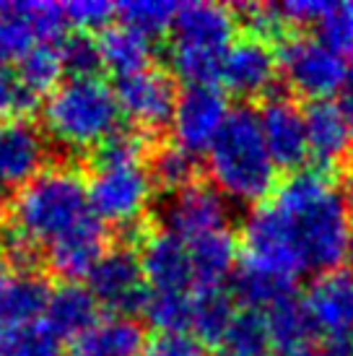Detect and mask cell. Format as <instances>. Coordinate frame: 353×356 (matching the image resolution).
<instances>
[{"label": "cell", "instance_id": "cell-1", "mask_svg": "<svg viewBox=\"0 0 353 356\" xmlns=\"http://www.w3.org/2000/svg\"><path fill=\"white\" fill-rule=\"evenodd\" d=\"M351 198L325 169H299L245 221V257L281 273H327L345 257Z\"/></svg>", "mask_w": 353, "mask_h": 356}, {"label": "cell", "instance_id": "cell-2", "mask_svg": "<svg viewBox=\"0 0 353 356\" xmlns=\"http://www.w3.org/2000/svg\"><path fill=\"white\" fill-rule=\"evenodd\" d=\"M208 169L221 195L239 203L265 200L275 190L278 167L265 146L260 115L249 104H239L229 112L224 128L208 149Z\"/></svg>", "mask_w": 353, "mask_h": 356}, {"label": "cell", "instance_id": "cell-3", "mask_svg": "<svg viewBox=\"0 0 353 356\" xmlns=\"http://www.w3.org/2000/svg\"><path fill=\"white\" fill-rule=\"evenodd\" d=\"M236 13L218 3H185L174 16V42L169 52L172 70L187 86H213L221 76V63L234 42Z\"/></svg>", "mask_w": 353, "mask_h": 356}, {"label": "cell", "instance_id": "cell-4", "mask_svg": "<svg viewBox=\"0 0 353 356\" xmlns=\"http://www.w3.org/2000/svg\"><path fill=\"white\" fill-rule=\"evenodd\" d=\"M88 216V185L81 172L70 167L42 169L13 198L16 232L34 245H52Z\"/></svg>", "mask_w": 353, "mask_h": 356}, {"label": "cell", "instance_id": "cell-5", "mask_svg": "<svg viewBox=\"0 0 353 356\" xmlns=\"http://www.w3.org/2000/svg\"><path fill=\"white\" fill-rule=\"evenodd\" d=\"M115 89L99 79H70L44 104L47 130L70 149H97L120 125Z\"/></svg>", "mask_w": 353, "mask_h": 356}, {"label": "cell", "instance_id": "cell-6", "mask_svg": "<svg viewBox=\"0 0 353 356\" xmlns=\"http://www.w3.org/2000/svg\"><path fill=\"white\" fill-rule=\"evenodd\" d=\"M278 68L286 83L309 102L327 99L340 91L345 79V60L317 37H286L278 47Z\"/></svg>", "mask_w": 353, "mask_h": 356}, {"label": "cell", "instance_id": "cell-7", "mask_svg": "<svg viewBox=\"0 0 353 356\" xmlns=\"http://www.w3.org/2000/svg\"><path fill=\"white\" fill-rule=\"evenodd\" d=\"M88 291L97 305L109 309L115 317H130L143 312L148 305V284L140 268V257L130 248L107 250L94 270L88 273Z\"/></svg>", "mask_w": 353, "mask_h": 356}, {"label": "cell", "instance_id": "cell-8", "mask_svg": "<svg viewBox=\"0 0 353 356\" xmlns=\"http://www.w3.org/2000/svg\"><path fill=\"white\" fill-rule=\"evenodd\" d=\"M151 193V175L140 164L101 167L88 182V208L101 224L112 221L125 227L146 211Z\"/></svg>", "mask_w": 353, "mask_h": 356}, {"label": "cell", "instance_id": "cell-9", "mask_svg": "<svg viewBox=\"0 0 353 356\" xmlns=\"http://www.w3.org/2000/svg\"><path fill=\"white\" fill-rule=\"evenodd\" d=\"M304 307L314 333H322L333 348L353 351V270L335 268L320 273L306 289Z\"/></svg>", "mask_w": 353, "mask_h": 356}, {"label": "cell", "instance_id": "cell-10", "mask_svg": "<svg viewBox=\"0 0 353 356\" xmlns=\"http://www.w3.org/2000/svg\"><path fill=\"white\" fill-rule=\"evenodd\" d=\"M229 99L226 94L213 86H187L176 97V107L172 115L176 146L187 154H203L213 146L218 130L229 118Z\"/></svg>", "mask_w": 353, "mask_h": 356}, {"label": "cell", "instance_id": "cell-11", "mask_svg": "<svg viewBox=\"0 0 353 356\" xmlns=\"http://www.w3.org/2000/svg\"><path fill=\"white\" fill-rule=\"evenodd\" d=\"M229 206L221 190L208 182H192L187 188L176 190L167 198L161 208V224L164 232L174 234L176 239H197L211 232L226 229Z\"/></svg>", "mask_w": 353, "mask_h": 356}, {"label": "cell", "instance_id": "cell-12", "mask_svg": "<svg viewBox=\"0 0 353 356\" xmlns=\"http://www.w3.org/2000/svg\"><path fill=\"white\" fill-rule=\"evenodd\" d=\"M120 112L128 115L138 128L161 130L172 122L176 107V86L174 79L156 68H146L140 73L120 76L115 83Z\"/></svg>", "mask_w": 353, "mask_h": 356}, {"label": "cell", "instance_id": "cell-13", "mask_svg": "<svg viewBox=\"0 0 353 356\" xmlns=\"http://www.w3.org/2000/svg\"><path fill=\"white\" fill-rule=\"evenodd\" d=\"M275 79H278V55L273 52L270 42L245 34L229 44L218 81L231 94L242 99H255V97L265 99L270 97Z\"/></svg>", "mask_w": 353, "mask_h": 356}, {"label": "cell", "instance_id": "cell-14", "mask_svg": "<svg viewBox=\"0 0 353 356\" xmlns=\"http://www.w3.org/2000/svg\"><path fill=\"white\" fill-rule=\"evenodd\" d=\"M260 128L268 146V154L278 169H288L291 175L304 169L309 159V143H306L304 112L294 99L284 94H270L263 99L260 107Z\"/></svg>", "mask_w": 353, "mask_h": 356}, {"label": "cell", "instance_id": "cell-15", "mask_svg": "<svg viewBox=\"0 0 353 356\" xmlns=\"http://www.w3.org/2000/svg\"><path fill=\"white\" fill-rule=\"evenodd\" d=\"M47 159V140L29 120H0V190L26 188Z\"/></svg>", "mask_w": 353, "mask_h": 356}, {"label": "cell", "instance_id": "cell-16", "mask_svg": "<svg viewBox=\"0 0 353 356\" xmlns=\"http://www.w3.org/2000/svg\"><path fill=\"white\" fill-rule=\"evenodd\" d=\"M104 252H107V227L91 213L79 227H73L52 245H47V263L58 276L68 278V284H76L79 278L94 270Z\"/></svg>", "mask_w": 353, "mask_h": 356}, {"label": "cell", "instance_id": "cell-17", "mask_svg": "<svg viewBox=\"0 0 353 356\" xmlns=\"http://www.w3.org/2000/svg\"><path fill=\"white\" fill-rule=\"evenodd\" d=\"M304 125L309 156L317 159L320 169L335 167L351 156L353 130L335 102H309L304 107Z\"/></svg>", "mask_w": 353, "mask_h": 356}, {"label": "cell", "instance_id": "cell-18", "mask_svg": "<svg viewBox=\"0 0 353 356\" xmlns=\"http://www.w3.org/2000/svg\"><path fill=\"white\" fill-rule=\"evenodd\" d=\"M140 268H143L146 284L154 291H187V286L195 281L190 248L169 232L151 234L143 242Z\"/></svg>", "mask_w": 353, "mask_h": 356}, {"label": "cell", "instance_id": "cell-19", "mask_svg": "<svg viewBox=\"0 0 353 356\" xmlns=\"http://www.w3.org/2000/svg\"><path fill=\"white\" fill-rule=\"evenodd\" d=\"M294 276L249 257H242L231 273V297L239 299L245 309H270L278 302L294 297Z\"/></svg>", "mask_w": 353, "mask_h": 356}, {"label": "cell", "instance_id": "cell-20", "mask_svg": "<svg viewBox=\"0 0 353 356\" xmlns=\"http://www.w3.org/2000/svg\"><path fill=\"white\" fill-rule=\"evenodd\" d=\"M97 312V299L81 284H63V286H58L49 294L47 309H44L47 327L60 341L63 338L79 341L83 333H88L99 323Z\"/></svg>", "mask_w": 353, "mask_h": 356}, {"label": "cell", "instance_id": "cell-21", "mask_svg": "<svg viewBox=\"0 0 353 356\" xmlns=\"http://www.w3.org/2000/svg\"><path fill=\"white\" fill-rule=\"evenodd\" d=\"M49 294L52 291L42 276L19 273L10 278L6 291L0 294V336L40 323V315L47 309Z\"/></svg>", "mask_w": 353, "mask_h": 356}, {"label": "cell", "instance_id": "cell-22", "mask_svg": "<svg viewBox=\"0 0 353 356\" xmlns=\"http://www.w3.org/2000/svg\"><path fill=\"white\" fill-rule=\"evenodd\" d=\"M146 333L130 317L99 320L88 333L73 341V356H143Z\"/></svg>", "mask_w": 353, "mask_h": 356}, {"label": "cell", "instance_id": "cell-23", "mask_svg": "<svg viewBox=\"0 0 353 356\" xmlns=\"http://www.w3.org/2000/svg\"><path fill=\"white\" fill-rule=\"evenodd\" d=\"M192 276L200 289H216L236 268V239L229 229L211 232L190 242Z\"/></svg>", "mask_w": 353, "mask_h": 356}, {"label": "cell", "instance_id": "cell-24", "mask_svg": "<svg viewBox=\"0 0 353 356\" xmlns=\"http://www.w3.org/2000/svg\"><path fill=\"white\" fill-rule=\"evenodd\" d=\"M101 47V60L104 65L112 68L120 76H130V73H140V70L151 68V58H154V42L146 34L130 29V26H112L101 34L99 40Z\"/></svg>", "mask_w": 353, "mask_h": 356}, {"label": "cell", "instance_id": "cell-25", "mask_svg": "<svg viewBox=\"0 0 353 356\" xmlns=\"http://www.w3.org/2000/svg\"><path fill=\"white\" fill-rule=\"evenodd\" d=\"M234 297L224 291L221 286L216 289H200L197 297H192V320L190 327L195 333V341L216 346L226 338L229 327L234 323Z\"/></svg>", "mask_w": 353, "mask_h": 356}, {"label": "cell", "instance_id": "cell-26", "mask_svg": "<svg viewBox=\"0 0 353 356\" xmlns=\"http://www.w3.org/2000/svg\"><path fill=\"white\" fill-rule=\"evenodd\" d=\"M265 320H268L273 346L284 348V351L306 346V341L314 336L312 317L306 312L304 299H299L296 294L273 305L270 309H265Z\"/></svg>", "mask_w": 353, "mask_h": 356}, {"label": "cell", "instance_id": "cell-27", "mask_svg": "<svg viewBox=\"0 0 353 356\" xmlns=\"http://www.w3.org/2000/svg\"><path fill=\"white\" fill-rule=\"evenodd\" d=\"M224 343L231 356H270L273 341H270V330H268L265 315L260 309L236 312Z\"/></svg>", "mask_w": 353, "mask_h": 356}, {"label": "cell", "instance_id": "cell-28", "mask_svg": "<svg viewBox=\"0 0 353 356\" xmlns=\"http://www.w3.org/2000/svg\"><path fill=\"white\" fill-rule=\"evenodd\" d=\"M151 182L158 188L176 193V190L187 188L197 182V161L192 154L182 151L179 146H158L151 156V167H148Z\"/></svg>", "mask_w": 353, "mask_h": 356}, {"label": "cell", "instance_id": "cell-29", "mask_svg": "<svg viewBox=\"0 0 353 356\" xmlns=\"http://www.w3.org/2000/svg\"><path fill=\"white\" fill-rule=\"evenodd\" d=\"M176 8L179 6L169 0H128L117 6V16L122 26H130L151 40L174 26Z\"/></svg>", "mask_w": 353, "mask_h": 356}, {"label": "cell", "instance_id": "cell-30", "mask_svg": "<svg viewBox=\"0 0 353 356\" xmlns=\"http://www.w3.org/2000/svg\"><path fill=\"white\" fill-rule=\"evenodd\" d=\"M143 315L158 333H185L192 320V297L187 291H151Z\"/></svg>", "mask_w": 353, "mask_h": 356}, {"label": "cell", "instance_id": "cell-31", "mask_svg": "<svg viewBox=\"0 0 353 356\" xmlns=\"http://www.w3.org/2000/svg\"><path fill=\"white\" fill-rule=\"evenodd\" d=\"M19 79L26 83L31 94H47L55 89V83L63 76V63H60V52L52 44H34L24 58L19 60Z\"/></svg>", "mask_w": 353, "mask_h": 356}, {"label": "cell", "instance_id": "cell-32", "mask_svg": "<svg viewBox=\"0 0 353 356\" xmlns=\"http://www.w3.org/2000/svg\"><path fill=\"white\" fill-rule=\"evenodd\" d=\"M13 8L19 10L21 19L29 24L31 34H34V40H40V44H49V42L65 37L68 19H65L63 6H58V3H47V0L19 3V0H13Z\"/></svg>", "mask_w": 353, "mask_h": 356}, {"label": "cell", "instance_id": "cell-33", "mask_svg": "<svg viewBox=\"0 0 353 356\" xmlns=\"http://www.w3.org/2000/svg\"><path fill=\"white\" fill-rule=\"evenodd\" d=\"M34 47V34L10 3H0V68L19 63Z\"/></svg>", "mask_w": 353, "mask_h": 356}, {"label": "cell", "instance_id": "cell-34", "mask_svg": "<svg viewBox=\"0 0 353 356\" xmlns=\"http://www.w3.org/2000/svg\"><path fill=\"white\" fill-rule=\"evenodd\" d=\"M60 63L63 70H68L73 79H97L104 60H101V47L94 37L88 34H73L60 44Z\"/></svg>", "mask_w": 353, "mask_h": 356}, {"label": "cell", "instance_id": "cell-35", "mask_svg": "<svg viewBox=\"0 0 353 356\" xmlns=\"http://www.w3.org/2000/svg\"><path fill=\"white\" fill-rule=\"evenodd\" d=\"M146 149V138L136 130H115L104 138L94 151V167H125V164H140Z\"/></svg>", "mask_w": 353, "mask_h": 356}, {"label": "cell", "instance_id": "cell-36", "mask_svg": "<svg viewBox=\"0 0 353 356\" xmlns=\"http://www.w3.org/2000/svg\"><path fill=\"white\" fill-rule=\"evenodd\" d=\"M314 26L317 40H322L327 47L335 52H353V3H327Z\"/></svg>", "mask_w": 353, "mask_h": 356}, {"label": "cell", "instance_id": "cell-37", "mask_svg": "<svg viewBox=\"0 0 353 356\" xmlns=\"http://www.w3.org/2000/svg\"><path fill=\"white\" fill-rule=\"evenodd\" d=\"M37 104L40 97L26 89L16 70L0 68V120H26Z\"/></svg>", "mask_w": 353, "mask_h": 356}, {"label": "cell", "instance_id": "cell-38", "mask_svg": "<svg viewBox=\"0 0 353 356\" xmlns=\"http://www.w3.org/2000/svg\"><path fill=\"white\" fill-rule=\"evenodd\" d=\"M8 346L13 356H63L60 338L47 327V323H34L10 333Z\"/></svg>", "mask_w": 353, "mask_h": 356}, {"label": "cell", "instance_id": "cell-39", "mask_svg": "<svg viewBox=\"0 0 353 356\" xmlns=\"http://www.w3.org/2000/svg\"><path fill=\"white\" fill-rule=\"evenodd\" d=\"M234 13H239V16L245 19L252 37H260V40H265V42L275 40V37H284V31L288 29L281 6H270V3L236 6Z\"/></svg>", "mask_w": 353, "mask_h": 356}, {"label": "cell", "instance_id": "cell-40", "mask_svg": "<svg viewBox=\"0 0 353 356\" xmlns=\"http://www.w3.org/2000/svg\"><path fill=\"white\" fill-rule=\"evenodd\" d=\"M68 24L79 29H104L112 16H117V6L107 0H70L63 6Z\"/></svg>", "mask_w": 353, "mask_h": 356}, {"label": "cell", "instance_id": "cell-41", "mask_svg": "<svg viewBox=\"0 0 353 356\" xmlns=\"http://www.w3.org/2000/svg\"><path fill=\"white\" fill-rule=\"evenodd\" d=\"M143 356H203V348L187 333H158L146 343Z\"/></svg>", "mask_w": 353, "mask_h": 356}, {"label": "cell", "instance_id": "cell-42", "mask_svg": "<svg viewBox=\"0 0 353 356\" xmlns=\"http://www.w3.org/2000/svg\"><path fill=\"white\" fill-rule=\"evenodd\" d=\"M338 107H340V112L345 115V120H348V125L353 130V55L345 63V79H343V86H340V102H338Z\"/></svg>", "mask_w": 353, "mask_h": 356}, {"label": "cell", "instance_id": "cell-43", "mask_svg": "<svg viewBox=\"0 0 353 356\" xmlns=\"http://www.w3.org/2000/svg\"><path fill=\"white\" fill-rule=\"evenodd\" d=\"M353 351H343V348H317V346H302L294 351H284L281 356H348Z\"/></svg>", "mask_w": 353, "mask_h": 356}, {"label": "cell", "instance_id": "cell-44", "mask_svg": "<svg viewBox=\"0 0 353 356\" xmlns=\"http://www.w3.org/2000/svg\"><path fill=\"white\" fill-rule=\"evenodd\" d=\"M10 266H8V260H6V257L0 255V294H3V291H6V286H8L10 284Z\"/></svg>", "mask_w": 353, "mask_h": 356}, {"label": "cell", "instance_id": "cell-45", "mask_svg": "<svg viewBox=\"0 0 353 356\" xmlns=\"http://www.w3.org/2000/svg\"><path fill=\"white\" fill-rule=\"evenodd\" d=\"M0 356H13L10 354V346H8V338L0 336Z\"/></svg>", "mask_w": 353, "mask_h": 356}, {"label": "cell", "instance_id": "cell-46", "mask_svg": "<svg viewBox=\"0 0 353 356\" xmlns=\"http://www.w3.org/2000/svg\"><path fill=\"white\" fill-rule=\"evenodd\" d=\"M345 257L351 260V266H353V227H351V234H348V248H345Z\"/></svg>", "mask_w": 353, "mask_h": 356}, {"label": "cell", "instance_id": "cell-47", "mask_svg": "<svg viewBox=\"0 0 353 356\" xmlns=\"http://www.w3.org/2000/svg\"><path fill=\"white\" fill-rule=\"evenodd\" d=\"M211 356H231L229 351H216V354H211Z\"/></svg>", "mask_w": 353, "mask_h": 356}, {"label": "cell", "instance_id": "cell-48", "mask_svg": "<svg viewBox=\"0 0 353 356\" xmlns=\"http://www.w3.org/2000/svg\"><path fill=\"white\" fill-rule=\"evenodd\" d=\"M351 200H353V175H351Z\"/></svg>", "mask_w": 353, "mask_h": 356}, {"label": "cell", "instance_id": "cell-49", "mask_svg": "<svg viewBox=\"0 0 353 356\" xmlns=\"http://www.w3.org/2000/svg\"><path fill=\"white\" fill-rule=\"evenodd\" d=\"M0 227H3V211H0Z\"/></svg>", "mask_w": 353, "mask_h": 356}, {"label": "cell", "instance_id": "cell-50", "mask_svg": "<svg viewBox=\"0 0 353 356\" xmlns=\"http://www.w3.org/2000/svg\"><path fill=\"white\" fill-rule=\"evenodd\" d=\"M351 348H353V343H351Z\"/></svg>", "mask_w": 353, "mask_h": 356}, {"label": "cell", "instance_id": "cell-51", "mask_svg": "<svg viewBox=\"0 0 353 356\" xmlns=\"http://www.w3.org/2000/svg\"><path fill=\"white\" fill-rule=\"evenodd\" d=\"M348 356H353V354H348Z\"/></svg>", "mask_w": 353, "mask_h": 356}]
</instances>
